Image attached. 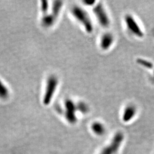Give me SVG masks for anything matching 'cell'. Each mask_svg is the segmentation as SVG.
Instances as JSON below:
<instances>
[{
	"label": "cell",
	"mask_w": 154,
	"mask_h": 154,
	"mask_svg": "<svg viewBox=\"0 0 154 154\" xmlns=\"http://www.w3.org/2000/svg\"><path fill=\"white\" fill-rule=\"evenodd\" d=\"M72 13L79 22L82 24L86 31L91 33L93 31V25L87 11L79 6H74L72 9Z\"/></svg>",
	"instance_id": "1"
},
{
	"label": "cell",
	"mask_w": 154,
	"mask_h": 154,
	"mask_svg": "<svg viewBox=\"0 0 154 154\" xmlns=\"http://www.w3.org/2000/svg\"><path fill=\"white\" fill-rule=\"evenodd\" d=\"M124 20L127 29L130 33L139 38H143L144 35L143 30L134 16L127 14L125 16Z\"/></svg>",
	"instance_id": "2"
},
{
	"label": "cell",
	"mask_w": 154,
	"mask_h": 154,
	"mask_svg": "<svg viewBox=\"0 0 154 154\" xmlns=\"http://www.w3.org/2000/svg\"><path fill=\"white\" fill-rule=\"evenodd\" d=\"M123 140V134L121 132H117L111 143L103 149L99 154H116L118 151Z\"/></svg>",
	"instance_id": "3"
},
{
	"label": "cell",
	"mask_w": 154,
	"mask_h": 154,
	"mask_svg": "<svg viewBox=\"0 0 154 154\" xmlns=\"http://www.w3.org/2000/svg\"><path fill=\"white\" fill-rule=\"evenodd\" d=\"M93 13L99 24L104 27L108 28L110 25V20L103 5L99 2L94 8Z\"/></svg>",
	"instance_id": "4"
},
{
	"label": "cell",
	"mask_w": 154,
	"mask_h": 154,
	"mask_svg": "<svg viewBox=\"0 0 154 154\" xmlns=\"http://www.w3.org/2000/svg\"><path fill=\"white\" fill-rule=\"evenodd\" d=\"M58 83V79L55 76L53 75L48 78L45 93L43 99V102L44 105H49L50 103L51 99L53 97V95L55 93Z\"/></svg>",
	"instance_id": "5"
},
{
	"label": "cell",
	"mask_w": 154,
	"mask_h": 154,
	"mask_svg": "<svg viewBox=\"0 0 154 154\" xmlns=\"http://www.w3.org/2000/svg\"><path fill=\"white\" fill-rule=\"evenodd\" d=\"M137 113V107L133 104H128L125 107L122 114V120L125 123L132 121Z\"/></svg>",
	"instance_id": "6"
},
{
	"label": "cell",
	"mask_w": 154,
	"mask_h": 154,
	"mask_svg": "<svg viewBox=\"0 0 154 154\" xmlns=\"http://www.w3.org/2000/svg\"><path fill=\"white\" fill-rule=\"evenodd\" d=\"M114 42V37L110 33H105L102 35L100 41V48L103 50H107L112 46Z\"/></svg>",
	"instance_id": "7"
},
{
	"label": "cell",
	"mask_w": 154,
	"mask_h": 154,
	"mask_svg": "<svg viewBox=\"0 0 154 154\" xmlns=\"http://www.w3.org/2000/svg\"><path fill=\"white\" fill-rule=\"evenodd\" d=\"M66 118L71 122L74 123L76 121L75 111L76 108L75 105L71 100H67L66 102Z\"/></svg>",
	"instance_id": "8"
},
{
	"label": "cell",
	"mask_w": 154,
	"mask_h": 154,
	"mask_svg": "<svg viewBox=\"0 0 154 154\" xmlns=\"http://www.w3.org/2000/svg\"><path fill=\"white\" fill-rule=\"evenodd\" d=\"M91 129L94 133L97 135H102L106 131L104 125L99 122H94L91 126Z\"/></svg>",
	"instance_id": "9"
},
{
	"label": "cell",
	"mask_w": 154,
	"mask_h": 154,
	"mask_svg": "<svg viewBox=\"0 0 154 154\" xmlns=\"http://www.w3.org/2000/svg\"><path fill=\"white\" fill-rule=\"evenodd\" d=\"M9 95V91L5 85L0 80V98L6 99Z\"/></svg>",
	"instance_id": "10"
},
{
	"label": "cell",
	"mask_w": 154,
	"mask_h": 154,
	"mask_svg": "<svg viewBox=\"0 0 154 154\" xmlns=\"http://www.w3.org/2000/svg\"><path fill=\"white\" fill-rule=\"evenodd\" d=\"M137 62L140 66H143L146 69L152 70L154 67V64L150 61H147L146 60H144L142 58H138L137 60Z\"/></svg>",
	"instance_id": "11"
},
{
	"label": "cell",
	"mask_w": 154,
	"mask_h": 154,
	"mask_svg": "<svg viewBox=\"0 0 154 154\" xmlns=\"http://www.w3.org/2000/svg\"><path fill=\"white\" fill-rule=\"evenodd\" d=\"M41 8H42V11L44 12V13L45 14V15L46 14L48 11V8H49V5L48 4V1H42V6H41Z\"/></svg>",
	"instance_id": "12"
},
{
	"label": "cell",
	"mask_w": 154,
	"mask_h": 154,
	"mask_svg": "<svg viewBox=\"0 0 154 154\" xmlns=\"http://www.w3.org/2000/svg\"><path fill=\"white\" fill-rule=\"evenodd\" d=\"M78 107H79V109L81 110L83 112H86L88 110V106L83 103H82L81 105H79Z\"/></svg>",
	"instance_id": "13"
},
{
	"label": "cell",
	"mask_w": 154,
	"mask_h": 154,
	"mask_svg": "<svg viewBox=\"0 0 154 154\" xmlns=\"http://www.w3.org/2000/svg\"><path fill=\"white\" fill-rule=\"evenodd\" d=\"M152 79H153V81L154 82V67L152 69Z\"/></svg>",
	"instance_id": "14"
}]
</instances>
